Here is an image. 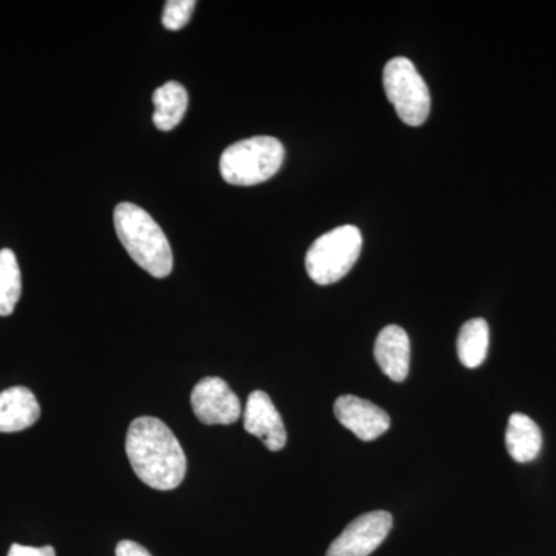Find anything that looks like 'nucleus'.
I'll use <instances>...</instances> for the list:
<instances>
[{"label": "nucleus", "mask_w": 556, "mask_h": 556, "mask_svg": "<svg viewBox=\"0 0 556 556\" xmlns=\"http://www.w3.org/2000/svg\"><path fill=\"white\" fill-rule=\"evenodd\" d=\"M126 453L137 477L152 489L167 492L185 481V450L170 428L156 417L142 416L130 424Z\"/></svg>", "instance_id": "nucleus-1"}, {"label": "nucleus", "mask_w": 556, "mask_h": 556, "mask_svg": "<svg viewBox=\"0 0 556 556\" xmlns=\"http://www.w3.org/2000/svg\"><path fill=\"white\" fill-rule=\"evenodd\" d=\"M22 294L20 263L11 249L0 251V317H9Z\"/></svg>", "instance_id": "nucleus-15"}, {"label": "nucleus", "mask_w": 556, "mask_h": 556, "mask_svg": "<svg viewBox=\"0 0 556 556\" xmlns=\"http://www.w3.org/2000/svg\"><path fill=\"white\" fill-rule=\"evenodd\" d=\"M393 517L378 510L361 515L329 546L327 556H369L386 541Z\"/></svg>", "instance_id": "nucleus-6"}, {"label": "nucleus", "mask_w": 556, "mask_h": 556, "mask_svg": "<svg viewBox=\"0 0 556 556\" xmlns=\"http://www.w3.org/2000/svg\"><path fill=\"white\" fill-rule=\"evenodd\" d=\"M334 415L346 430L364 442L382 437L391 426V419L386 409L367 399L351 396V394L340 396L334 402Z\"/></svg>", "instance_id": "nucleus-8"}, {"label": "nucleus", "mask_w": 556, "mask_h": 556, "mask_svg": "<svg viewBox=\"0 0 556 556\" xmlns=\"http://www.w3.org/2000/svg\"><path fill=\"white\" fill-rule=\"evenodd\" d=\"M285 148L277 138L254 137L229 146L219 160V172L233 186H255L280 170Z\"/></svg>", "instance_id": "nucleus-3"}, {"label": "nucleus", "mask_w": 556, "mask_h": 556, "mask_svg": "<svg viewBox=\"0 0 556 556\" xmlns=\"http://www.w3.org/2000/svg\"><path fill=\"white\" fill-rule=\"evenodd\" d=\"M116 556H152L148 548L141 546V544L135 543V541L124 540L116 546Z\"/></svg>", "instance_id": "nucleus-18"}, {"label": "nucleus", "mask_w": 556, "mask_h": 556, "mask_svg": "<svg viewBox=\"0 0 556 556\" xmlns=\"http://www.w3.org/2000/svg\"><path fill=\"white\" fill-rule=\"evenodd\" d=\"M40 407L33 391L13 387L0 393V433H16L38 422Z\"/></svg>", "instance_id": "nucleus-11"}, {"label": "nucleus", "mask_w": 556, "mask_h": 556, "mask_svg": "<svg viewBox=\"0 0 556 556\" xmlns=\"http://www.w3.org/2000/svg\"><path fill=\"white\" fill-rule=\"evenodd\" d=\"M508 455L519 464L532 463L543 447V434L535 420L522 413H515L508 419L506 431Z\"/></svg>", "instance_id": "nucleus-12"}, {"label": "nucleus", "mask_w": 556, "mask_h": 556, "mask_svg": "<svg viewBox=\"0 0 556 556\" xmlns=\"http://www.w3.org/2000/svg\"><path fill=\"white\" fill-rule=\"evenodd\" d=\"M383 89L399 118L419 127L430 115L431 98L426 80L407 58H394L383 68Z\"/></svg>", "instance_id": "nucleus-5"}, {"label": "nucleus", "mask_w": 556, "mask_h": 556, "mask_svg": "<svg viewBox=\"0 0 556 556\" xmlns=\"http://www.w3.org/2000/svg\"><path fill=\"white\" fill-rule=\"evenodd\" d=\"M490 329L484 318H471L460 328L457 336V356L467 368H478L484 364L489 353Z\"/></svg>", "instance_id": "nucleus-14"}, {"label": "nucleus", "mask_w": 556, "mask_h": 556, "mask_svg": "<svg viewBox=\"0 0 556 556\" xmlns=\"http://www.w3.org/2000/svg\"><path fill=\"white\" fill-rule=\"evenodd\" d=\"M118 239L131 260L150 276L164 278L174 269V254L166 233L144 208L119 203L113 212Z\"/></svg>", "instance_id": "nucleus-2"}, {"label": "nucleus", "mask_w": 556, "mask_h": 556, "mask_svg": "<svg viewBox=\"0 0 556 556\" xmlns=\"http://www.w3.org/2000/svg\"><path fill=\"white\" fill-rule=\"evenodd\" d=\"M375 357L380 371L394 382H404L409 372V338L404 328L388 325L376 339Z\"/></svg>", "instance_id": "nucleus-10"}, {"label": "nucleus", "mask_w": 556, "mask_h": 556, "mask_svg": "<svg viewBox=\"0 0 556 556\" xmlns=\"http://www.w3.org/2000/svg\"><path fill=\"white\" fill-rule=\"evenodd\" d=\"M195 7L197 2L193 0H169L163 11L164 27L172 31L181 30L188 25Z\"/></svg>", "instance_id": "nucleus-16"}, {"label": "nucleus", "mask_w": 556, "mask_h": 556, "mask_svg": "<svg viewBox=\"0 0 556 556\" xmlns=\"http://www.w3.org/2000/svg\"><path fill=\"white\" fill-rule=\"evenodd\" d=\"M9 556H56V552L51 546L30 547L22 544H13L10 547Z\"/></svg>", "instance_id": "nucleus-17"}, {"label": "nucleus", "mask_w": 556, "mask_h": 556, "mask_svg": "<svg viewBox=\"0 0 556 556\" xmlns=\"http://www.w3.org/2000/svg\"><path fill=\"white\" fill-rule=\"evenodd\" d=\"M362 251L361 229L353 225L339 226L314 241L306 252V273L314 283L327 287L353 269Z\"/></svg>", "instance_id": "nucleus-4"}, {"label": "nucleus", "mask_w": 556, "mask_h": 556, "mask_svg": "<svg viewBox=\"0 0 556 556\" xmlns=\"http://www.w3.org/2000/svg\"><path fill=\"white\" fill-rule=\"evenodd\" d=\"M193 413L206 426H230L241 416L240 399L228 382L219 378H204L190 396Z\"/></svg>", "instance_id": "nucleus-7"}, {"label": "nucleus", "mask_w": 556, "mask_h": 556, "mask_svg": "<svg viewBox=\"0 0 556 556\" xmlns=\"http://www.w3.org/2000/svg\"><path fill=\"white\" fill-rule=\"evenodd\" d=\"M188 104V90L177 80H169L156 89L153 93V105H155L153 123H155L156 129L174 130L185 118Z\"/></svg>", "instance_id": "nucleus-13"}, {"label": "nucleus", "mask_w": 556, "mask_h": 556, "mask_svg": "<svg viewBox=\"0 0 556 556\" xmlns=\"http://www.w3.org/2000/svg\"><path fill=\"white\" fill-rule=\"evenodd\" d=\"M244 430L258 438L270 452H280L288 441L287 428L280 413L265 391H254L244 409Z\"/></svg>", "instance_id": "nucleus-9"}]
</instances>
